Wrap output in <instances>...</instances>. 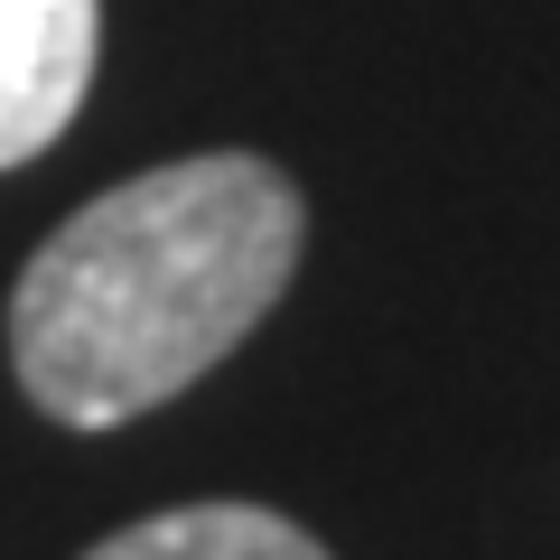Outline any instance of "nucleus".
<instances>
[{"mask_svg": "<svg viewBox=\"0 0 560 560\" xmlns=\"http://www.w3.org/2000/svg\"><path fill=\"white\" fill-rule=\"evenodd\" d=\"M300 271V187L253 150L168 160L75 206L10 290L20 393L66 430H121L215 374Z\"/></svg>", "mask_w": 560, "mask_h": 560, "instance_id": "1", "label": "nucleus"}, {"mask_svg": "<svg viewBox=\"0 0 560 560\" xmlns=\"http://www.w3.org/2000/svg\"><path fill=\"white\" fill-rule=\"evenodd\" d=\"M84 560H327V551L271 504H168V514L94 541Z\"/></svg>", "mask_w": 560, "mask_h": 560, "instance_id": "3", "label": "nucleus"}, {"mask_svg": "<svg viewBox=\"0 0 560 560\" xmlns=\"http://www.w3.org/2000/svg\"><path fill=\"white\" fill-rule=\"evenodd\" d=\"M103 0H0V168L38 160L94 84Z\"/></svg>", "mask_w": 560, "mask_h": 560, "instance_id": "2", "label": "nucleus"}]
</instances>
